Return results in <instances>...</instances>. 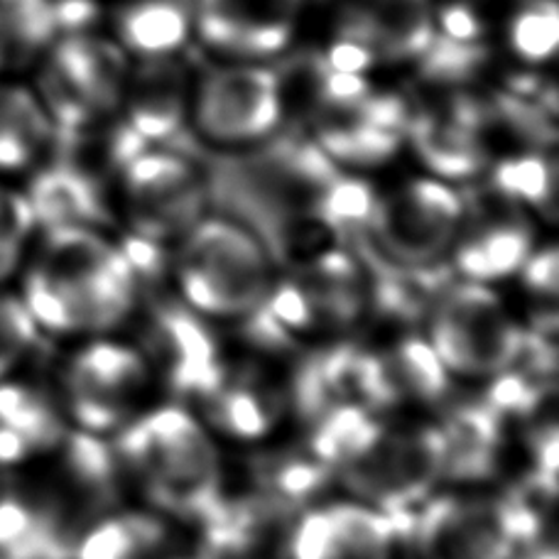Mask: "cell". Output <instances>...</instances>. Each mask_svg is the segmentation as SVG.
<instances>
[{
  "instance_id": "cell-45",
  "label": "cell",
  "mask_w": 559,
  "mask_h": 559,
  "mask_svg": "<svg viewBox=\"0 0 559 559\" xmlns=\"http://www.w3.org/2000/svg\"><path fill=\"white\" fill-rule=\"evenodd\" d=\"M0 62H3V59H0Z\"/></svg>"
},
{
  "instance_id": "cell-32",
  "label": "cell",
  "mask_w": 559,
  "mask_h": 559,
  "mask_svg": "<svg viewBox=\"0 0 559 559\" xmlns=\"http://www.w3.org/2000/svg\"><path fill=\"white\" fill-rule=\"evenodd\" d=\"M55 126L45 106L23 86L0 84V173H17L52 145Z\"/></svg>"
},
{
  "instance_id": "cell-18",
  "label": "cell",
  "mask_w": 559,
  "mask_h": 559,
  "mask_svg": "<svg viewBox=\"0 0 559 559\" xmlns=\"http://www.w3.org/2000/svg\"><path fill=\"white\" fill-rule=\"evenodd\" d=\"M302 0H197L199 33L236 57L283 52Z\"/></svg>"
},
{
  "instance_id": "cell-15",
  "label": "cell",
  "mask_w": 559,
  "mask_h": 559,
  "mask_svg": "<svg viewBox=\"0 0 559 559\" xmlns=\"http://www.w3.org/2000/svg\"><path fill=\"white\" fill-rule=\"evenodd\" d=\"M452 388V373L439 361L427 336L407 334L385 346L361 344L358 356V405L376 415L401 407L442 403Z\"/></svg>"
},
{
  "instance_id": "cell-10",
  "label": "cell",
  "mask_w": 559,
  "mask_h": 559,
  "mask_svg": "<svg viewBox=\"0 0 559 559\" xmlns=\"http://www.w3.org/2000/svg\"><path fill=\"white\" fill-rule=\"evenodd\" d=\"M131 236L165 246L179 241L206 214L204 175L179 150H143L121 173Z\"/></svg>"
},
{
  "instance_id": "cell-6",
  "label": "cell",
  "mask_w": 559,
  "mask_h": 559,
  "mask_svg": "<svg viewBox=\"0 0 559 559\" xmlns=\"http://www.w3.org/2000/svg\"><path fill=\"white\" fill-rule=\"evenodd\" d=\"M263 309L295 342L299 336L342 338L368 314L364 265L352 248H322L273 277Z\"/></svg>"
},
{
  "instance_id": "cell-22",
  "label": "cell",
  "mask_w": 559,
  "mask_h": 559,
  "mask_svg": "<svg viewBox=\"0 0 559 559\" xmlns=\"http://www.w3.org/2000/svg\"><path fill=\"white\" fill-rule=\"evenodd\" d=\"M358 356L361 344L334 338L297 358L285 381L287 411L305 425L342 405H358Z\"/></svg>"
},
{
  "instance_id": "cell-37",
  "label": "cell",
  "mask_w": 559,
  "mask_h": 559,
  "mask_svg": "<svg viewBox=\"0 0 559 559\" xmlns=\"http://www.w3.org/2000/svg\"><path fill=\"white\" fill-rule=\"evenodd\" d=\"M488 111H491V126H503L515 140L531 145L533 150H547L555 145V114L547 111L535 98L518 96L513 92L496 94L488 102Z\"/></svg>"
},
{
  "instance_id": "cell-7",
  "label": "cell",
  "mask_w": 559,
  "mask_h": 559,
  "mask_svg": "<svg viewBox=\"0 0 559 559\" xmlns=\"http://www.w3.org/2000/svg\"><path fill=\"white\" fill-rule=\"evenodd\" d=\"M334 478L354 501L395 518L411 531L419 506L442 484L437 425H385L381 435Z\"/></svg>"
},
{
  "instance_id": "cell-31",
  "label": "cell",
  "mask_w": 559,
  "mask_h": 559,
  "mask_svg": "<svg viewBox=\"0 0 559 559\" xmlns=\"http://www.w3.org/2000/svg\"><path fill=\"white\" fill-rule=\"evenodd\" d=\"M173 531L165 515L118 511L86 527L74 545V559H165Z\"/></svg>"
},
{
  "instance_id": "cell-1",
  "label": "cell",
  "mask_w": 559,
  "mask_h": 559,
  "mask_svg": "<svg viewBox=\"0 0 559 559\" xmlns=\"http://www.w3.org/2000/svg\"><path fill=\"white\" fill-rule=\"evenodd\" d=\"M173 147L202 169L209 206L243 226L273 265L338 246L329 228V202L344 173L314 140L289 131L267 135L246 153H206L179 135Z\"/></svg>"
},
{
  "instance_id": "cell-13",
  "label": "cell",
  "mask_w": 559,
  "mask_h": 559,
  "mask_svg": "<svg viewBox=\"0 0 559 559\" xmlns=\"http://www.w3.org/2000/svg\"><path fill=\"white\" fill-rule=\"evenodd\" d=\"M145 356L150 373L163 376L169 393L202 403L222 381L226 356L206 317L182 299H155L145 314Z\"/></svg>"
},
{
  "instance_id": "cell-5",
  "label": "cell",
  "mask_w": 559,
  "mask_h": 559,
  "mask_svg": "<svg viewBox=\"0 0 559 559\" xmlns=\"http://www.w3.org/2000/svg\"><path fill=\"white\" fill-rule=\"evenodd\" d=\"M179 299L206 319L255 312L273 285V261L243 226L226 216H204L179 238L169 261Z\"/></svg>"
},
{
  "instance_id": "cell-30",
  "label": "cell",
  "mask_w": 559,
  "mask_h": 559,
  "mask_svg": "<svg viewBox=\"0 0 559 559\" xmlns=\"http://www.w3.org/2000/svg\"><path fill=\"white\" fill-rule=\"evenodd\" d=\"M52 62L82 88L98 116L114 114L126 96L128 64L121 49L98 37L69 35L55 47Z\"/></svg>"
},
{
  "instance_id": "cell-14",
  "label": "cell",
  "mask_w": 559,
  "mask_h": 559,
  "mask_svg": "<svg viewBox=\"0 0 559 559\" xmlns=\"http://www.w3.org/2000/svg\"><path fill=\"white\" fill-rule=\"evenodd\" d=\"M405 527L361 501L312 506L295 518L285 559H397Z\"/></svg>"
},
{
  "instance_id": "cell-21",
  "label": "cell",
  "mask_w": 559,
  "mask_h": 559,
  "mask_svg": "<svg viewBox=\"0 0 559 559\" xmlns=\"http://www.w3.org/2000/svg\"><path fill=\"white\" fill-rule=\"evenodd\" d=\"M503 425L506 419L484 397L447 411L437 423L442 484L472 488L491 481L503 459Z\"/></svg>"
},
{
  "instance_id": "cell-44",
  "label": "cell",
  "mask_w": 559,
  "mask_h": 559,
  "mask_svg": "<svg viewBox=\"0 0 559 559\" xmlns=\"http://www.w3.org/2000/svg\"><path fill=\"white\" fill-rule=\"evenodd\" d=\"M439 23H442V35L464 39V43H472V39H481L484 27L474 15V10L462 3H452L442 10L439 15Z\"/></svg>"
},
{
  "instance_id": "cell-35",
  "label": "cell",
  "mask_w": 559,
  "mask_h": 559,
  "mask_svg": "<svg viewBox=\"0 0 559 559\" xmlns=\"http://www.w3.org/2000/svg\"><path fill=\"white\" fill-rule=\"evenodd\" d=\"M59 29L55 0H0V59L25 62Z\"/></svg>"
},
{
  "instance_id": "cell-33",
  "label": "cell",
  "mask_w": 559,
  "mask_h": 559,
  "mask_svg": "<svg viewBox=\"0 0 559 559\" xmlns=\"http://www.w3.org/2000/svg\"><path fill=\"white\" fill-rule=\"evenodd\" d=\"M118 29L143 59L169 57L189 35V10L182 0H138L123 10Z\"/></svg>"
},
{
  "instance_id": "cell-28",
  "label": "cell",
  "mask_w": 559,
  "mask_h": 559,
  "mask_svg": "<svg viewBox=\"0 0 559 559\" xmlns=\"http://www.w3.org/2000/svg\"><path fill=\"white\" fill-rule=\"evenodd\" d=\"M405 135L411 138L417 157L439 179L449 182L478 177L491 157L486 135L454 116L444 104L435 106L432 111L411 114Z\"/></svg>"
},
{
  "instance_id": "cell-26",
  "label": "cell",
  "mask_w": 559,
  "mask_h": 559,
  "mask_svg": "<svg viewBox=\"0 0 559 559\" xmlns=\"http://www.w3.org/2000/svg\"><path fill=\"white\" fill-rule=\"evenodd\" d=\"M23 194L37 231L102 228L111 218L104 187L59 159L39 169Z\"/></svg>"
},
{
  "instance_id": "cell-25",
  "label": "cell",
  "mask_w": 559,
  "mask_h": 559,
  "mask_svg": "<svg viewBox=\"0 0 559 559\" xmlns=\"http://www.w3.org/2000/svg\"><path fill=\"white\" fill-rule=\"evenodd\" d=\"M67 435L62 407L45 391L10 378L0 381V468L49 456Z\"/></svg>"
},
{
  "instance_id": "cell-4",
  "label": "cell",
  "mask_w": 559,
  "mask_h": 559,
  "mask_svg": "<svg viewBox=\"0 0 559 559\" xmlns=\"http://www.w3.org/2000/svg\"><path fill=\"white\" fill-rule=\"evenodd\" d=\"M552 501L523 486L501 496H429L413 515L407 540L419 559H515L543 540Z\"/></svg>"
},
{
  "instance_id": "cell-41",
  "label": "cell",
  "mask_w": 559,
  "mask_h": 559,
  "mask_svg": "<svg viewBox=\"0 0 559 559\" xmlns=\"http://www.w3.org/2000/svg\"><path fill=\"white\" fill-rule=\"evenodd\" d=\"M559 435L557 425H540L531 437L527 454H531V472H527L525 486L531 491L540 493L547 501H555L557 496V468H559Z\"/></svg>"
},
{
  "instance_id": "cell-17",
  "label": "cell",
  "mask_w": 559,
  "mask_h": 559,
  "mask_svg": "<svg viewBox=\"0 0 559 559\" xmlns=\"http://www.w3.org/2000/svg\"><path fill=\"white\" fill-rule=\"evenodd\" d=\"M283 118L273 69L228 67L212 72L197 98V126L224 145L261 143Z\"/></svg>"
},
{
  "instance_id": "cell-39",
  "label": "cell",
  "mask_w": 559,
  "mask_h": 559,
  "mask_svg": "<svg viewBox=\"0 0 559 559\" xmlns=\"http://www.w3.org/2000/svg\"><path fill=\"white\" fill-rule=\"evenodd\" d=\"M559 43V8L555 0H531L511 23V45L525 62H545Z\"/></svg>"
},
{
  "instance_id": "cell-27",
  "label": "cell",
  "mask_w": 559,
  "mask_h": 559,
  "mask_svg": "<svg viewBox=\"0 0 559 559\" xmlns=\"http://www.w3.org/2000/svg\"><path fill=\"white\" fill-rule=\"evenodd\" d=\"M128 86V126L147 145H173L187 114L185 67L169 57L145 59Z\"/></svg>"
},
{
  "instance_id": "cell-16",
  "label": "cell",
  "mask_w": 559,
  "mask_h": 559,
  "mask_svg": "<svg viewBox=\"0 0 559 559\" xmlns=\"http://www.w3.org/2000/svg\"><path fill=\"white\" fill-rule=\"evenodd\" d=\"M314 143L348 167H378L403 143L411 111L401 96L368 92L352 102H329L309 116Z\"/></svg>"
},
{
  "instance_id": "cell-3",
  "label": "cell",
  "mask_w": 559,
  "mask_h": 559,
  "mask_svg": "<svg viewBox=\"0 0 559 559\" xmlns=\"http://www.w3.org/2000/svg\"><path fill=\"white\" fill-rule=\"evenodd\" d=\"M123 474L159 515L199 523L226 491L222 454L199 417L182 405L133 415L118 429Z\"/></svg>"
},
{
  "instance_id": "cell-8",
  "label": "cell",
  "mask_w": 559,
  "mask_h": 559,
  "mask_svg": "<svg viewBox=\"0 0 559 559\" xmlns=\"http://www.w3.org/2000/svg\"><path fill=\"white\" fill-rule=\"evenodd\" d=\"M521 336L523 324L496 289L474 280H454L427 317V342L452 376H496L511 361Z\"/></svg>"
},
{
  "instance_id": "cell-11",
  "label": "cell",
  "mask_w": 559,
  "mask_h": 559,
  "mask_svg": "<svg viewBox=\"0 0 559 559\" xmlns=\"http://www.w3.org/2000/svg\"><path fill=\"white\" fill-rule=\"evenodd\" d=\"M150 376V366L138 348L96 338L64 368V411L84 432L104 437L118 432L133 417Z\"/></svg>"
},
{
  "instance_id": "cell-12",
  "label": "cell",
  "mask_w": 559,
  "mask_h": 559,
  "mask_svg": "<svg viewBox=\"0 0 559 559\" xmlns=\"http://www.w3.org/2000/svg\"><path fill=\"white\" fill-rule=\"evenodd\" d=\"M462 199V224L449 251L454 275L484 285L515 275L535 248L531 214L491 182L474 185Z\"/></svg>"
},
{
  "instance_id": "cell-19",
  "label": "cell",
  "mask_w": 559,
  "mask_h": 559,
  "mask_svg": "<svg viewBox=\"0 0 559 559\" xmlns=\"http://www.w3.org/2000/svg\"><path fill=\"white\" fill-rule=\"evenodd\" d=\"M366 273L368 314L397 326L427 322L439 297L454 283V271L447 261L429 265H401L371 251L366 243H354Z\"/></svg>"
},
{
  "instance_id": "cell-20",
  "label": "cell",
  "mask_w": 559,
  "mask_h": 559,
  "mask_svg": "<svg viewBox=\"0 0 559 559\" xmlns=\"http://www.w3.org/2000/svg\"><path fill=\"white\" fill-rule=\"evenodd\" d=\"M199 405L216 432L253 442L273 432L287 411V393L261 364L226 361L222 381Z\"/></svg>"
},
{
  "instance_id": "cell-38",
  "label": "cell",
  "mask_w": 559,
  "mask_h": 559,
  "mask_svg": "<svg viewBox=\"0 0 559 559\" xmlns=\"http://www.w3.org/2000/svg\"><path fill=\"white\" fill-rule=\"evenodd\" d=\"M39 336L43 332L23 297L0 289V381L13 376L33 356Z\"/></svg>"
},
{
  "instance_id": "cell-29",
  "label": "cell",
  "mask_w": 559,
  "mask_h": 559,
  "mask_svg": "<svg viewBox=\"0 0 559 559\" xmlns=\"http://www.w3.org/2000/svg\"><path fill=\"white\" fill-rule=\"evenodd\" d=\"M248 493L287 515H299L312 508L334 481L332 472L307 447L255 454L248 464Z\"/></svg>"
},
{
  "instance_id": "cell-36",
  "label": "cell",
  "mask_w": 559,
  "mask_h": 559,
  "mask_svg": "<svg viewBox=\"0 0 559 559\" xmlns=\"http://www.w3.org/2000/svg\"><path fill=\"white\" fill-rule=\"evenodd\" d=\"M488 57H491V52H488L481 39L464 43V39L435 33L432 43L417 57L419 76L429 84L459 86L481 74V69L488 64Z\"/></svg>"
},
{
  "instance_id": "cell-9",
  "label": "cell",
  "mask_w": 559,
  "mask_h": 559,
  "mask_svg": "<svg viewBox=\"0 0 559 559\" xmlns=\"http://www.w3.org/2000/svg\"><path fill=\"white\" fill-rule=\"evenodd\" d=\"M462 214L464 199L454 187L442 179H413L391 194L376 197L358 241L401 265L439 263L452 251Z\"/></svg>"
},
{
  "instance_id": "cell-34",
  "label": "cell",
  "mask_w": 559,
  "mask_h": 559,
  "mask_svg": "<svg viewBox=\"0 0 559 559\" xmlns=\"http://www.w3.org/2000/svg\"><path fill=\"white\" fill-rule=\"evenodd\" d=\"M488 182L527 214H540L547 222L557 216V165L545 150L501 159Z\"/></svg>"
},
{
  "instance_id": "cell-40",
  "label": "cell",
  "mask_w": 559,
  "mask_h": 559,
  "mask_svg": "<svg viewBox=\"0 0 559 559\" xmlns=\"http://www.w3.org/2000/svg\"><path fill=\"white\" fill-rule=\"evenodd\" d=\"M35 231L25 194L0 185V285L20 271Z\"/></svg>"
},
{
  "instance_id": "cell-24",
  "label": "cell",
  "mask_w": 559,
  "mask_h": 559,
  "mask_svg": "<svg viewBox=\"0 0 559 559\" xmlns=\"http://www.w3.org/2000/svg\"><path fill=\"white\" fill-rule=\"evenodd\" d=\"M555 329L523 326L518 348L501 371L488 378L484 401L503 419L533 417L555 393L557 346Z\"/></svg>"
},
{
  "instance_id": "cell-42",
  "label": "cell",
  "mask_w": 559,
  "mask_h": 559,
  "mask_svg": "<svg viewBox=\"0 0 559 559\" xmlns=\"http://www.w3.org/2000/svg\"><path fill=\"white\" fill-rule=\"evenodd\" d=\"M515 275H521L525 293L531 295L535 302H547L555 307L559 293V255L555 243L533 248V253L525 258V263Z\"/></svg>"
},
{
  "instance_id": "cell-23",
  "label": "cell",
  "mask_w": 559,
  "mask_h": 559,
  "mask_svg": "<svg viewBox=\"0 0 559 559\" xmlns=\"http://www.w3.org/2000/svg\"><path fill=\"white\" fill-rule=\"evenodd\" d=\"M338 37L366 45L376 59H417L435 37L429 0H361L346 13Z\"/></svg>"
},
{
  "instance_id": "cell-43",
  "label": "cell",
  "mask_w": 559,
  "mask_h": 559,
  "mask_svg": "<svg viewBox=\"0 0 559 559\" xmlns=\"http://www.w3.org/2000/svg\"><path fill=\"white\" fill-rule=\"evenodd\" d=\"M324 59L329 67L336 69V72L361 74L364 69H368L376 62V55L361 43L338 37V43L329 49V55H324Z\"/></svg>"
},
{
  "instance_id": "cell-2",
  "label": "cell",
  "mask_w": 559,
  "mask_h": 559,
  "mask_svg": "<svg viewBox=\"0 0 559 559\" xmlns=\"http://www.w3.org/2000/svg\"><path fill=\"white\" fill-rule=\"evenodd\" d=\"M140 293L121 246L98 228L43 231L23 283V302L39 332L96 336L123 324Z\"/></svg>"
}]
</instances>
